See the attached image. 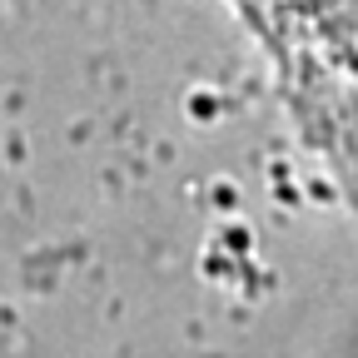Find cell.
Returning a JSON list of instances; mask_svg holds the SVG:
<instances>
[{"instance_id": "cell-1", "label": "cell", "mask_w": 358, "mask_h": 358, "mask_svg": "<svg viewBox=\"0 0 358 358\" xmlns=\"http://www.w3.org/2000/svg\"><path fill=\"white\" fill-rule=\"evenodd\" d=\"M239 6L268 40L308 145H319L358 194V0H239Z\"/></svg>"}]
</instances>
